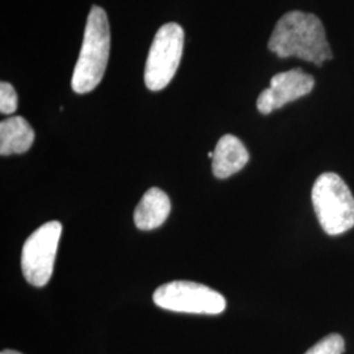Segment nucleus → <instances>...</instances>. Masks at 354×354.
I'll list each match as a JSON object with an SVG mask.
<instances>
[{
    "instance_id": "1",
    "label": "nucleus",
    "mask_w": 354,
    "mask_h": 354,
    "mask_svg": "<svg viewBox=\"0 0 354 354\" xmlns=\"http://www.w3.org/2000/svg\"><path fill=\"white\" fill-rule=\"evenodd\" d=\"M268 48L279 58L297 57L317 66L333 57L320 19L301 11L285 13L279 19Z\"/></svg>"
},
{
    "instance_id": "2",
    "label": "nucleus",
    "mask_w": 354,
    "mask_h": 354,
    "mask_svg": "<svg viewBox=\"0 0 354 354\" xmlns=\"http://www.w3.org/2000/svg\"><path fill=\"white\" fill-rule=\"evenodd\" d=\"M111 53L108 16L102 7L93 6L87 19L84 37L71 77V88L83 95L96 88L105 74Z\"/></svg>"
},
{
    "instance_id": "3",
    "label": "nucleus",
    "mask_w": 354,
    "mask_h": 354,
    "mask_svg": "<svg viewBox=\"0 0 354 354\" xmlns=\"http://www.w3.org/2000/svg\"><path fill=\"white\" fill-rule=\"evenodd\" d=\"M311 197L319 223L328 235L354 227L353 194L339 175L326 172L317 177Z\"/></svg>"
},
{
    "instance_id": "4",
    "label": "nucleus",
    "mask_w": 354,
    "mask_h": 354,
    "mask_svg": "<svg viewBox=\"0 0 354 354\" xmlns=\"http://www.w3.org/2000/svg\"><path fill=\"white\" fill-rule=\"evenodd\" d=\"M184 50V30L176 23L162 26L152 41L145 67V84L150 91L165 88L176 74Z\"/></svg>"
},
{
    "instance_id": "5",
    "label": "nucleus",
    "mask_w": 354,
    "mask_h": 354,
    "mask_svg": "<svg viewBox=\"0 0 354 354\" xmlns=\"http://www.w3.org/2000/svg\"><path fill=\"white\" fill-rule=\"evenodd\" d=\"M152 298L160 308L175 313L218 315L226 310V299L222 294L190 281H174L162 285Z\"/></svg>"
},
{
    "instance_id": "6",
    "label": "nucleus",
    "mask_w": 354,
    "mask_h": 354,
    "mask_svg": "<svg viewBox=\"0 0 354 354\" xmlns=\"http://www.w3.org/2000/svg\"><path fill=\"white\" fill-rule=\"evenodd\" d=\"M61 234V222L51 221L37 228L24 243L21 268L30 285L42 288L50 281Z\"/></svg>"
},
{
    "instance_id": "7",
    "label": "nucleus",
    "mask_w": 354,
    "mask_h": 354,
    "mask_svg": "<svg viewBox=\"0 0 354 354\" xmlns=\"http://www.w3.org/2000/svg\"><path fill=\"white\" fill-rule=\"evenodd\" d=\"M314 86V77L304 74L301 68L279 73L272 77L270 87L260 93L257 99V109L260 113H272L283 105L308 95Z\"/></svg>"
},
{
    "instance_id": "8",
    "label": "nucleus",
    "mask_w": 354,
    "mask_h": 354,
    "mask_svg": "<svg viewBox=\"0 0 354 354\" xmlns=\"http://www.w3.org/2000/svg\"><path fill=\"white\" fill-rule=\"evenodd\" d=\"M250 160L245 146L235 136L226 134L218 140L213 156V174L218 178H227L241 171Z\"/></svg>"
},
{
    "instance_id": "9",
    "label": "nucleus",
    "mask_w": 354,
    "mask_h": 354,
    "mask_svg": "<svg viewBox=\"0 0 354 354\" xmlns=\"http://www.w3.org/2000/svg\"><path fill=\"white\" fill-rule=\"evenodd\" d=\"M171 213V201L163 190H147L134 212V223L142 231L160 227Z\"/></svg>"
},
{
    "instance_id": "10",
    "label": "nucleus",
    "mask_w": 354,
    "mask_h": 354,
    "mask_svg": "<svg viewBox=\"0 0 354 354\" xmlns=\"http://www.w3.org/2000/svg\"><path fill=\"white\" fill-rule=\"evenodd\" d=\"M35 137V130L24 117H10L0 124V153H24L32 147Z\"/></svg>"
},
{
    "instance_id": "11",
    "label": "nucleus",
    "mask_w": 354,
    "mask_h": 354,
    "mask_svg": "<svg viewBox=\"0 0 354 354\" xmlns=\"http://www.w3.org/2000/svg\"><path fill=\"white\" fill-rule=\"evenodd\" d=\"M345 342L340 335L332 333L322 339L304 354H342Z\"/></svg>"
},
{
    "instance_id": "12",
    "label": "nucleus",
    "mask_w": 354,
    "mask_h": 354,
    "mask_svg": "<svg viewBox=\"0 0 354 354\" xmlns=\"http://www.w3.org/2000/svg\"><path fill=\"white\" fill-rule=\"evenodd\" d=\"M17 109V93L7 82L0 83V112L1 114H12Z\"/></svg>"
},
{
    "instance_id": "13",
    "label": "nucleus",
    "mask_w": 354,
    "mask_h": 354,
    "mask_svg": "<svg viewBox=\"0 0 354 354\" xmlns=\"http://www.w3.org/2000/svg\"><path fill=\"white\" fill-rule=\"evenodd\" d=\"M0 354H21V353H19V352H16V351H8V349H7V351H3V352H1V353Z\"/></svg>"
}]
</instances>
